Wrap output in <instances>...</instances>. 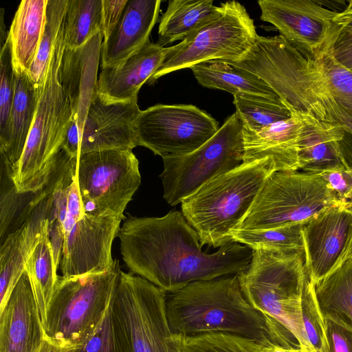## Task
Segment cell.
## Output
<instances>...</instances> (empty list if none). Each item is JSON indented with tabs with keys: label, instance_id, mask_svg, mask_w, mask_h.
<instances>
[{
	"label": "cell",
	"instance_id": "7c38bea8",
	"mask_svg": "<svg viewBox=\"0 0 352 352\" xmlns=\"http://www.w3.org/2000/svg\"><path fill=\"white\" fill-rule=\"evenodd\" d=\"M243 157L242 122L234 113L195 151L162 158L164 199L170 206L182 203L208 181L240 166Z\"/></svg>",
	"mask_w": 352,
	"mask_h": 352
},
{
	"label": "cell",
	"instance_id": "f546056e",
	"mask_svg": "<svg viewBox=\"0 0 352 352\" xmlns=\"http://www.w3.org/2000/svg\"><path fill=\"white\" fill-rule=\"evenodd\" d=\"M25 269L30 279L43 324L59 278L47 231L34 249Z\"/></svg>",
	"mask_w": 352,
	"mask_h": 352
},
{
	"label": "cell",
	"instance_id": "8d00e7d4",
	"mask_svg": "<svg viewBox=\"0 0 352 352\" xmlns=\"http://www.w3.org/2000/svg\"><path fill=\"white\" fill-rule=\"evenodd\" d=\"M0 151H4L10 140V116L14 94V69L9 38L0 54Z\"/></svg>",
	"mask_w": 352,
	"mask_h": 352
},
{
	"label": "cell",
	"instance_id": "4316f807",
	"mask_svg": "<svg viewBox=\"0 0 352 352\" xmlns=\"http://www.w3.org/2000/svg\"><path fill=\"white\" fill-rule=\"evenodd\" d=\"M203 87L234 95H252L280 100L261 78L252 72L223 60H210L190 68Z\"/></svg>",
	"mask_w": 352,
	"mask_h": 352
},
{
	"label": "cell",
	"instance_id": "ba28073f",
	"mask_svg": "<svg viewBox=\"0 0 352 352\" xmlns=\"http://www.w3.org/2000/svg\"><path fill=\"white\" fill-rule=\"evenodd\" d=\"M111 314L120 352H179L168 320L166 292L146 279L120 270Z\"/></svg>",
	"mask_w": 352,
	"mask_h": 352
},
{
	"label": "cell",
	"instance_id": "30bf717a",
	"mask_svg": "<svg viewBox=\"0 0 352 352\" xmlns=\"http://www.w3.org/2000/svg\"><path fill=\"white\" fill-rule=\"evenodd\" d=\"M339 204L335 191L320 175L275 171L267 177L236 229L267 230L304 224Z\"/></svg>",
	"mask_w": 352,
	"mask_h": 352
},
{
	"label": "cell",
	"instance_id": "74e56055",
	"mask_svg": "<svg viewBox=\"0 0 352 352\" xmlns=\"http://www.w3.org/2000/svg\"><path fill=\"white\" fill-rule=\"evenodd\" d=\"M332 50L316 59L324 74L329 91L336 103L352 114V70L334 57Z\"/></svg>",
	"mask_w": 352,
	"mask_h": 352
},
{
	"label": "cell",
	"instance_id": "8992f818",
	"mask_svg": "<svg viewBox=\"0 0 352 352\" xmlns=\"http://www.w3.org/2000/svg\"><path fill=\"white\" fill-rule=\"evenodd\" d=\"M64 22L48 64L33 124L23 154L10 171L16 190L34 194L47 184L56 166L67 124L73 115L58 80L65 48Z\"/></svg>",
	"mask_w": 352,
	"mask_h": 352
},
{
	"label": "cell",
	"instance_id": "d4e9b609",
	"mask_svg": "<svg viewBox=\"0 0 352 352\" xmlns=\"http://www.w3.org/2000/svg\"><path fill=\"white\" fill-rule=\"evenodd\" d=\"M47 0L21 1L8 32L14 70L28 73L44 30Z\"/></svg>",
	"mask_w": 352,
	"mask_h": 352
},
{
	"label": "cell",
	"instance_id": "b9f144b4",
	"mask_svg": "<svg viewBox=\"0 0 352 352\" xmlns=\"http://www.w3.org/2000/svg\"><path fill=\"white\" fill-rule=\"evenodd\" d=\"M320 175L335 191L339 201L352 210V168L327 171Z\"/></svg>",
	"mask_w": 352,
	"mask_h": 352
},
{
	"label": "cell",
	"instance_id": "f35d334b",
	"mask_svg": "<svg viewBox=\"0 0 352 352\" xmlns=\"http://www.w3.org/2000/svg\"><path fill=\"white\" fill-rule=\"evenodd\" d=\"M1 238L3 236L15 218L19 204L27 195L18 193L10 176L11 167L1 155Z\"/></svg>",
	"mask_w": 352,
	"mask_h": 352
},
{
	"label": "cell",
	"instance_id": "9c48e42d",
	"mask_svg": "<svg viewBox=\"0 0 352 352\" xmlns=\"http://www.w3.org/2000/svg\"><path fill=\"white\" fill-rule=\"evenodd\" d=\"M120 270L114 259L107 272L59 277L43 322L44 338L60 346L81 345L107 311Z\"/></svg>",
	"mask_w": 352,
	"mask_h": 352
},
{
	"label": "cell",
	"instance_id": "d6986e66",
	"mask_svg": "<svg viewBox=\"0 0 352 352\" xmlns=\"http://www.w3.org/2000/svg\"><path fill=\"white\" fill-rule=\"evenodd\" d=\"M102 38L103 34L99 32L82 47L69 49L65 46L59 66V82L77 119L79 134L96 92Z\"/></svg>",
	"mask_w": 352,
	"mask_h": 352
},
{
	"label": "cell",
	"instance_id": "7dc6e473",
	"mask_svg": "<svg viewBox=\"0 0 352 352\" xmlns=\"http://www.w3.org/2000/svg\"><path fill=\"white\" fill-rule=\"evenodd\" d=\"M334 22L341 30L339 37L352 36V0L349 1L344 10L338 12L334 18Z\"/></svg>",
	"mask_w": 352,
	"mask_h": 352
},
{
	"label": "cell",
	"instance_id": "e0dca14e",
	"mask_svg": "<svg viewBox=\"0 0 352 352\" xmlns=\"http://www.w3.org/2000/svg\"><path fill=\"white\" fill-rule=\"evenodd\" d=\"M140 112L138 98L107 101L96 91L80 131L79 155L107 150H132L139 146L136 123Z\"/></svg>",
	"mask_w": 352,
	"mask_h": 352
},
{
	"label": "cell",
	"instance_id": "f907efd6",
	"mask_svg": "<svg viewBox=\"0 0 352 352\" xmlns=\"http://www.w3.org/2000/svg\"><path fill=\"white\" fill-rule=\"evenodd\" d=\"M352 258V239H351V245H350V248H349V252H348L346 257V260L348 259V258Z\"/></svg>",
	"mask_w": 352,
	"mask_h": 352
},
{
	"label": "cell",
	"instance_id": "9a60e30c",
	"mask_svg": "<svg viewBox=\"0 0 352 352\" xmlns=\"http://www.w3.org/2000/svg\"><path fill=\"white\" fill-rule=\"evenodd\" d=\"M261 19L272 24L303 54L318 59L333 49L340 28L338 12L312 0H259Z\"/></svg>",
	"mask_w": 352,
	"mask_h": 352
},
{
	"label": "cell",
	"instance_id": "d590c367",
	"mask_svg": "<svg viewBox=\"0 0 352 352\" xmlns=\"http://www.w3.org/2000/svg\"><path fill=\"white\" fill-rule=\"evenodd\" d=\"M301 309L304 332L309 344L314 352H329L326 334L324 318L320 309L315 294V285L305 278Z\"/></svg>",
	"mask_w": 352,
	"mask_h": 352
},
{
	"label": "cell",
	"instance_id": "1f68e13d",
	"mask_svg": "<svg viewBox=\"0 0 352 352\" xmlns=\"http://www.w3.org/2000/svg\"><path fill=\"white\" fill-rule=\"evenodd\" d=\"M302 223L267 230H233L232 242L244 244L252 250L263 249L285 253L303 252Z\"/></svg>",
	"mask_w": 352,
	"mask_h": 352
},
{
	"label": "cell",
	"instance_id": "c3c4849f",
	"mask_svg": "<svg viewBox=\"0 0 352 352\" xmlns=\"http://www.w3.org/2000/svg\"><path fill=\"white\" fill-rule=\"evenodd\" d=\"M76 348L60 346L44 338L36 352H74Z\"/></svg>",
	"mask_w": 352,
	"mask_h": 352
},
{
	"label": "cell",
	"instance_id": "4dcf8cb0",
	"mask_svg": "<svg viewBox=\"0 0 352 352\" xmlns=\"http://www.w3.org/2000/svg\"><path fill=\"white\" fill-rule=\"evenodd\" d=\"M102 32V0H67L64 19L65 47L83 46Z\"/></svg>",
	"mask_w": 352,
	"mask_h": 352
},
{
	"label": "cell",
	"instance_id": "836d02e7",
	"mask_svg": "<svg viewBox=\"0 0 352 352\" xmlns=\"http://www.w3.org/2000/svg\"><path fill=\"white\" fill-rule=\"evenodd\" d=\"M67 0H47L44 30L28 75L36 87L42 85L54 47L64 22Z\"/></svg>",
	"mask_w": 352,
	"mask_h": 352
},
{
	"label": "cell",
	"instance_id": "5bb4252c",
	"mask_svg": "<svg viewBox=\"0 0 352 352\" xmlns=\"http://www.w3.org/2000/svg\"><path fill=\"white\" fill-rule=\"evenodd\" d=\"M217 120L192 104H155L136 123L138 145L162 158L190 153L219 129Z\"/></svg>",
	"mask_w": 352,
	"mask_h": 352
},
{
	"label": "cell",
	"instance_id": "7bdbcfd3",
	"mask_svg": "<svg viewBox=\"0 0 352 352\" xmlns=\"http://www.w3.org/2000/svg\"><path fill=\"white\" fill-rule=\"evenodd\" d=\"M127 1L102 0V34L104 38L111 34L118 23Z\"/></svg>",
	"mask_w": 352,
	"mask_h": 352
},
{
	"label": "cell",
	"instance_id": "bcb514c9",
	"mask_svg": "<svg viewBox=\"0 0 352 352\" xmlns=\"http://www.w3.org/2000/svg\"><path fill=\"white\" fill-rule=\"evenodd\" d=\"M333 109V118L344 128L346 132L352 135V114L343 109L337 103ZM344 157L348 167L352 168V152L342 149Z\"/></svg>",
	"mask_w": 352,
	"mask_h": 352
},
{
	"label": "cell",
	"instance_id": "83f0119b",
	"mask_svg": "<svg viewBox=\"0 0 352 352\" xmlns=\"http://www.w3.org/2000/svg\"><path fill=\"white\" fill-rule=\"evenodd\" d=\"M220 12L213 0H170L161 16L157 43L162 47L183 41L214 19Z\"/></svg>",
	"mask_w": 352,
	"mask_h": 352
},
{
	"label": "cell",
	"instance_id": "3957f363",
	"mask_svg": "<svg viewBox=\"0 0 352 352\" xmlns=\"http://www.w3.org/2000/svg\"><path fill=\"white\" fill-rule=\"evenodd\" d=\"M77 160L63 162L43 189L47 218L59 221L64 235L59 264L63 278L109 271L114 263L112 243L123 219L85 209L76 179Z\"/></svg>",
	"mask_w": 352,
	"mask_h": 352
},
{
	"label": "cell",
	"instance_id": "2e32d148",
	"mask_svg": "<svg viewBox=\"0 0 352 352\" xmlns=\"http://www.w3.org/2000/svg\"><path fill=\"white\" fill-rule=\"evenodd\" d=\"M305 268L316 285L346 261L352 239V210L329 207L302 226Z\"/></svg>",
	"mask_w": 352,
	"mask_h": 352
},
{
	"label": "cell",
	"instance_id": "ee69618b",
	"mask_svg": "<svg viewBox=\"0 0 352 352\" xmlns=\"http://www.w3.org/2000/svg\"><path fill=\"white\" fill-rule=\"evenodd\" d=\"M80 134L77 119L72 115L65 131L63 146L72 157L79 156Z\"/></svg>",
	"mask_w": 352,
	"mask_h": 352
},
{
	"label": "cell",
	"instance_id": "ac0fdd59",
	"mask_svg": "<svg viewBox=\"0 0 352 352\" xmlns=\"http://www.w3.org/2000/svg\"><path fill=\"white\" fill-rule=\"evenodd\" d=\"M44 338L38 307L25 269L0 310V352H36Z\"/></svg>",
	"mask_w": 352,
	"mask_h": 352
},
{
	"label": "cell",
	"instance_id": "681fc988",
	"mask_svg": "<svg viewBox=\"0 0 352 352\" xmlns=\"http://www.w3.org/2000/svg\"><path fill=\"white\" fill-rule=\"evenodd\" d=\"M0 39H1V48L3 46L8 35H6V27L4 25V9L1 8L0 9Z\"/></svg>",
	"mask_w": 352,
	"mask_h": 352
},
{
	"label": "cell",
	"instance_id": "816d5d0a",
	"mask_svg": "<svg viewBox=\"0 0 352 352\" xmlns=\"http://www.w3.org/2000/svg\"><path fill=\"white\" fill-rule=\"evenodd\" d=\"M63 152H66V151H63L60 153V155H61ZM58 160H59V159H58ZM54 170H55V169H54ZM51 177H52V176H51ZM50 178H51V177H50ZM37 195H38V192H37ZM38 197H39V196H38ZM39 199H41V198L39 197Z\"/></svg>",
	"mask_w": 352,
	"mask_h": 352
},
{
	"label": "cell",
	"instance_id": "f1b7e54d",
	"mask_svg": "<svg viewBox=\"0 0 352 352\" xmlns=\"http://www.w3.org/2000/svg\"><path fill=\"white\" fill-rule=\"evenodd\" d=\"M315 294L324 317L352 328V258L316 284Z\"/></svg>",
	"mask_w": 352,
	"mask_h": 352
},
{
	"label": "cell",
	"instance_id": "cb8c5ba5",
	"mask_svg": "<svg viewBox=\"0 0 352 352\" xmlns=\"http://www.w3.org/2000/svg\"><path fill=\"white\" fill-rule=\"evenodd\" d=\"M301 112L293 109L291 118L258 131L242 124L243 162L271 157L277 171L298 170V138Z\"/></svg>",
	"mask_w": 352,
	"mask_h": 352
},
{
	"label": "cell",
	"instance_id": "7a4b0ae2",
	"mask_svg": "<svg viewBox=\"0 0 352 352\" xmlns=\"http://www.w3.org/2000/svg\"><path fill=\"white\" fill-rule=\"evenodd\" d=\"M169 325L175 335L223 333L268 348L301 349L284 326L256 309L243 293L237 274L191 283L166 292Z\"/></svg>",
	"mask_w": 352,
	"mask_h": 352
},
{
	"label": "cell",
	"instance_id": "5b68a950",
	"mask_svg": "<svg viewBox=\"0 0 352 352\" xmlns=\"http://www.w3.org/2000/svg\"><path fill=\"white\" fill-rule=\"evenodd\" d=\"M277 171L271 157L243 162L208 181L182 201V212L201 244L221 247L232 242L238 228L267 177Z\"/></svg>",
	"mask_w": 352,
	"mask_h": 352
},
{
	"label": "cell",
	"instance_id": "7402d4cb",
	"mask_svg": "<svg viewBox=\"0 0 352 352\" xmlns=\"http://www.w3.org/2000/svg\"><path fill=\"white\" fill-rule=\"evenodd\" d=\"M45 197L30 212L22 225L8 234L0 248V310L23 274L34 249L48 229Z\"/></svg>",
	"mask_w": 352,
	"mask_h": 352
},
{
	"label": "cell",
	"instance_id": "44dd1931",
	"mask_svg": "<svg viewBox=\"0 0 352 352\" xmlns=\"http://www.w3.org/2000/svg\"><path fill=\"white\" fill-rule=\"evenodd\" d=\"M345 132L339 122L320 120L301 112L298 170L320 175L348 168L342 147Z\"/></svg>",
	"mask_w": 352,
	"mask_h": 352
},
{
	"label": "cell",
	"instance_id": "e575fe53",
	"mask_svg": "<svg viewBox=\"0 0 352 352\" xmlns=\"http://www.w3.org/2000/svg\"><path fill=\"white\" fill-rule=\"evenodd\" d=\"M176 338L179 352H274V349L246 338L223 333L176 335Z\"/></svg>",
	"mask_w": 352,
	"mask_h": 352
},
{
	"label": "cell",
	"instance_id": "277c9868",
	"mask_svg": "<svg viewBox=\"0 0 352 352\" xmlns=\"http://www.w3.org/2000/svg\"><path fill=\"white\" fill-rule=\"evenodd\" d=\"M227 63L258 76L289 107L320 120L338 122L331 113L336 101L318 61L281 35H258L241 58Z\"/></svg>",
	"mask_w": 352,
	"mask_h": 352
},
{
	"label": "cell",
	"instance_id": "6da1fadb",
	"mask_svg": "<svg viewBox=\"0 0 352 352\" xmlns=\"http://www.w3.org/2000/svg\"><path fill=\"white\" fill-rule=\"evenodd\" d=\"M118 236L130 271L165 292L195 281L238 274L248 268L253 254L236 242L212 254L204 252L197 232L177 210L161 217L126 219Z\"/></svg>",
	"mask_w": 352,
	"mask_h": 352
},
{
	"label": "cell",
	"instance_id": "52a82bcc",
	"mask_svg": "<svg viewBox=\"0 0 352 352\" xmlns=\"http://www.w3.org/2000/svg\"><path fill=\"white\" fill-rule=\"evenodd\" d=\"M303 252L253 250L246 270L237 274L248 301L289 331L302 349L314 352L306 338L301 300L307 275Z\"/></svg>",
	"mask_w": 352,
	"mask_h": 352
},
{
	"label": "cell",
	"instance_id": "ffe728a7",
	"mask_svg": "<svg viewBox=\"0 0 352 352\" xmlns=\"http://www.w3.org/2000/svg\"><path fill=\"white\" fill-rule=\"evenodd\" d=\"M167 52L168 47L149 41L118 65L102 69L97 93L107 101L137 99L140 88L149 82Z\"/></svg>",
	"mask_w": 352,
	"mask_h": 352
},
{
	"label": "cell",
	"instance_id": "f6af8a7d",
	"mask_svg": "<svg viewBox=\"0 0 352 352\" xmlns=\"http://www.w3.org/2000/svg\"><path fill=\"white\" fill-rule=\"evenodd\" d=\"M332 53L339 63L352 70V36L339 37Z\"/></svg>",
	"mask_w": 352,
	"mask_h": 352
},
{
	"label": "cell",
	"instance_id": "ab89813d",
	"mask_svg": "<svg viewBox=\"0 0 352 352\" xmlns=\"http://www.w3.org/2000/svg\"><path fill=\"white\" fill-rule=\"evenodd\" d=\"M111 304V301L98 327L74 352H120L113 329Z\"/></svg>",
	"mask_w": 352,
	"mask_h": 352
},
{
	"label": "cell",
	"instance_id": "60d3db41",
	"mask_svg": "<svg viewBox=\"0 0 352 352\" xmlns=\"http://www.w3.org/2000/svg\"><path fill=\"white\" fill-rule=\"evenodd\" d=\"M324 318L329 352H352V328L338 320Z\"/></svg>",
	"mask_w": 352,
	"mask_h": 352
},
{
	"label": "cell",
	"instance_id": "484cf974",
	"mask_svg": "<svg viewBox=\"0 0 352 352\" xmlns=\"http://www.w3.org/2000/svg\"><path fill=\"white\" fill-rule=\"evenodd\" d=\"M39 90L22 70H14V94L10 116V140L0 151L11 170L21 157L34 119Z\"/></svg>",
	"mask_w": 352,
	"mask_h": 352
},
{
	"label": "cell",
	"instance_id": "8fae6325",
	"mask_svg": "<svg viewBox=\"0 0 352 352\" xmlns=\"http://www.w3.org/2000/svg\"><path fill=\"white\" fill-rule=\"evenodd\" d=\"M219 6L220 12L214 19L179 43L168 47L164 60L148 84L201 63L238 60L250 50L258 35L245 6L235 1Z\"/></svg>",
	"mask_w": 352,
	"mask_h": 352
},
{
	"label": "cell",
	"instance_id": "d6a6232c",
	"mask_svg": "<svg viewBox=\"0 0 352 352\" xmlns=\"http://www.w3.org/2000/svg\"><path fill=\"white\" fill-rule=\"evenodd\" d=\"M233 104L242 124L258 131L292 117L293 109L281 100L252 95H234Z\"/></svg>",
	"mask_w": 352,
	"mask_h": 352
},
{
	"label": "cell",
	"instance_id": "4fadbf2b",
	"mask_svg": "<svg viewBox=\"0 0 352 352\" xmlns=\"http://www.w3.org/2000/svg\"><path fill=\"white\" fill-rule=\"evenodd\" d=\"M76 179L85 209L124 218L141 184L139 161L132 150H107L78 156Z\"/></svg>",
	"mask_w": 352,
	"mask_h": 352
},
{
	"label": "cell",
	"instance_id": "603a6c76",
	"mask_svg": "<svg viewBox=\"0 0 352 352\" xmlns=\"http://www.w3.org/2000/svg\"><path fill=\"white\" fill-rule=\"evenodd\" d=\"M160 0H128L122 16L101 47V68L118 65L148 42Z\"/></svg>",
	"mask_w": 352,
	"mask_h": 352
}]
</instances>
